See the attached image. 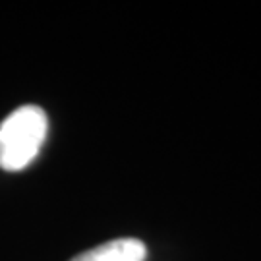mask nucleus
I'll return each mask as SVG.
<instances>
[{
  "instance_id": "f03ea898",
  "label": "nucleus",
  "mask_w": 261,
  "mask_h": 261,
  "mask_svg": "<svg viewBox=\"0 0 261 261\" xmlns=\"http://www.w3.org/2000/svg\"><path fill=\"white\" fill-rule=\"evenodd\" d=\"M147 248L138 238H116L93 250L75 255L70 261H145Z\"/></svg>"
},
{
  "instance_id": "f257e3e1",
  "label": "nucleus",
  "mask_w": 261,
  "mask_h": 261,
  "mask_svg": "<svg viewBox=\"0 0 261 261\" xmlns=\"http://www.w3.org/2000/svg\"><path fill=\"white\" fill-rule=\"evenodd\" d=\"M47 112L37 105H23L0 124V168L18 172L29 167L47 140Z\"/></svg>"
}]
</instances>
